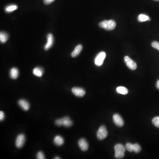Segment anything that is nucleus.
I'll use <instances>...</instances> for the list:
<instances>
[{
	"label": "nucleus",
	"mask_w": 159,
	"mask_h": 159,
	"mask_svg": "<svg viewBox=\"0 0 159 159\" xmlns=\"http://www.w3.org/2000/svg\"><path fill=\"white\" fill-rule=\"evenodd\" d=\"M116 24L114 20H104L99 24V26L107 31L114 30L116 27Z\"/></svg>",
	"instance_id": "nucleus-1"
},
{
	"label": "nucleus",
	"mask_w": 159,
	"mask_h": 159,
	"mask_svg": "<svg viewBox=\"0 0 159 159\" xmlns=\"http://www.w3.org/2000/svg\"><path fill=\"white\" fill-rule=\"evenodd\" d=\"M55 124L57 126L69 127L72 125L73 122L69 117H65L63 118L57 119L55 122Z\"/></svg>",
	"instance_id": "nucleus-2"
},
{
	"label": "nucleus",
	"mask_w": 159,
	"mask_h": 159,
	"mask_svg": "<svg viewBox=\"0 0 159 159\" xmlns=\"http://www.w3.org/2000/svg\"><path fill=\"white\" fill-rule=\"evenodd\" d=\"M115 151V156L116 159H122L124 156L125 152V147L122 144H117L114 148Z\"/></svg>",
	"instance_id": "nucleus-3"
},
{
	"label": "nucleus",
	"mask_w": 159,
	"mask_h": 159,
	"mask_svg": "<svg viewBox=\"0 0 159 159\" xmlns=\"http://www.w3.org/2000/svg\"><path fill=\"white\" fill-rule=\"evenodd\" d=\"M108 135V132L104 125H102L97 131L96 136L97 138L100 140H102L107 138Z\"/></svg>",
	"instance_id": "nucleus-4"
},
{
	"label": "nucleus",
	"mask_w": 159,
	"mask_h": 159,
	"mask_svg": "<svg viewBox=\"0 0 159 159\" xmlns=\"http://www.w3.org/2000/svg\"><path fill=\"white\" fill-rule=\"evenodd\" d=\"M106 56V54L105 52L102 51L99 53L95 58L94 62L95 65L97 66H101L103 64Z\"/></svg>",
	"instance_id": "nucleus-5"
},
{
	"label": "nucleus",
	"mask_w": 159,
	"mask_h": 159,
	"mask_svg": "<svg viewBox=\"0 0 159 159\" xmlns=\"http://www.w3.org/2000/svg\"><path fill=\"white\" fill-rule=\"evenodd\" d=\"M124 61L125 64L130 69L134 70L137 69V63L132 59H131L129 57L127 56L125 57Z\"/></svg>",
	"instance_id": "nucleus-6"
},
{
	"label": "nucleus",
	"mask_w": 159,
	"mask_h": 159,
	"mask_svg": "<svg viewBox=\"0 0 159 159\" xmlns=\"http://www.w3.org/2000/svg\"><path fill=\"white\" fill-rule=\"evenodd\" d=\"M25 136L24 134H20L17 137L16 140V146L17 148H21L25 142Z\"/></svg>",
	"instance_id": "nucleus-7"
},
{
	"label": "nucleus",
	"mask_w": 159,
	"mask_h": 159,
	"mask_svg": "<svg viewBox=\"0 0 159 159\" xmlns=\"http://www.w3.org/2000/svg\"><path fill=\"white\" fill-rule=\"evenodd\" d=\"M113 120L114 122L117 126L119 127L123 126L124 124L123 120L122 118L121 117V116L118 114H115L113 115Z\"/></svg>",
	"instance_id": "nucleus-8"
},
{
	"label": "nucleus",
	"mask_w": 159,
	"mask_h": 159,
	"mask_svg": "<svg viewBox=\"0 0 159 159\" xmlns=\"http://www.w3.org/2000/svg\"><path fill=\"white\" fill-rule=\"evenodd\" d=\"M72 92L75 96L78 97H83L85 94V90L81 87H73L72 89Z\"/></svg>",
	"instance_id": "nucleus-9"
},
{
	"label": "nucleus",
	"mask_w": 159,
	"mask_h": 159,
	"mask_svg": "<svg viewBox=\"0 0 159 159\" xmlns=\"http://www.w3.org/2000/svg\"><path fill=\"white\" fill-rule=\"evenodd\" d=\"M47 42L44 46V49L46 50H48L53 46L54 42V39L52 34H49L47 36Z\"/></svg>",
	"instance_id": "nucleus-10"
},
{
	"label": "nucleus",
	"mask_w": 159,
	"mask_h": 159,
	"mask_svg": "<svg viewBox=\"0 0 159 159\" xmlns=\"http://www.w3.org/2000/svg\"><path fill=\"white\" fill-rule=\"evenodd\" d=\"M79 147L83 151H86L88 149V144L85 139L81 138L79 140L78 142Z\"/></svg>",
	"instance_id": "nucleus-11"
},
{
	"label": "nucleus",
	"mask_w": 159,
	"mask_h": 159,
	"mask_svg": "<svg viewBox=\"0 0 159 159\" xmlns=\"http://www.w3.org/2000/svg\"><path fill=\"white\" fill-rule=\"evenodd\" d=\"M18 104L20 107L25 111H27L30 108V105L29 102L24 99L19 100Z\"/></svg>",
	"instance_id": "nucleus-12"
},
{
	"label": "nucleus",
	"mask_w": 159,
	"mask_h": 159,
	"mask_svg": "<svg viewBox=\"0 0 159 159\" xmlns=\"http://www.w3.org/2000/svg\"><path fill=\"white\" fill-rule=\"evenodd\" d=\"M19 75L18 69L16 68H12L10 71L9 75L10 77L12 79H16L17 78Z\"/></svg>",
	"instance_id": "nucleus-13"
},
{
	"label": "nucleus",
	"mask_w": 159,
	"mask_h": 159,
	"mask_svg": "<svg viewBox=\"0 0 159 159\" xmlns=\"http://www.w3.org/2000/svg\"><path fill=\"white\" fill-rule=\"evenodd\" d=\"M54 144L57 146H60L64 143V139L62 136L57 135L54 140Z\"/></svg>",
	"instance_id": "nucleus-14"
},
{
	"label": "nucleus",
	"mask_w": 159,
	"mask_h": 159,
	"mask_svg": "<svg viewBox=\"0 0 159 159\" xmlns=\"http://www.w3.org/2000/svg\"><path fill=\"white\" fill-rule=\"evenodd\" d=\"M83 47L81 45H78L75 47V49H74L72 53H71V56L73 57H76L81 52L82 50Z\"/></svg>",
	"instance_id": "nucleus-15"
},
{
	"label": "nucleus",
	"mask_w": 159,
	"mask_h": 159,
	"mask_svg": "<svg viewBox=\"0 0 159 159\" xmlns=\"http://www.w3.org/2000/svg\"><path fill=\"white\" fill-rule=\"evenodd\" d=\"M44 73V70L40 67H36L33 70V73L36 77H41Z\"/></svg>",
	"instance_id": "nucleus-16"
},
{
	"label": "nucleus",
	"mask_w": 159,
	"mask_h": 159,
	"mask_svg": "<svg viewBox=\"0 0 159 159\" xmlns=\"http://www.w3.org/2000/svg\"><path fill=\"white\" fill-rule=\"evenodd\" d=\"M138 20L139 22H143L146 21H150V18L147 15L143 14H140L138 16Z\"/></svg>",
	"instance_id": "nucleus-17"
},
{
	"label": "nucleus",
	"mask_w": 159,
	"mask_h": 159,
	"mask_svg": "<svg viewBox=\"0 0 159 159\" xmlns=\"http://www.w3.org/2000/svg\"><path fill=\"white\" fill-rule=\"evenodd\" d=\"M9 35L7 33L1 32L0 33V41L2 43H5L9 39Z\"/></svg>",
	"instance_id": "nucleus-18"
},
{
	"label": "nucleus",
	"mask_w": 159,
	"mask_h": 159,
	"mask_svg": "<svg viewBox=\"0 0 159 159\" xmlns=\"http://www.w3.org/2000/svg\"><path fill=\"white\" fill-rule=\"evenodd\" d=\"M18 6L16 4H11L6 6L5 8V11L8 13L12 12L17 9Z\"/></svg>",
	"instance_id": "nucleus-19"
},
{
	"label": "nucleus",
	"mask_w": 159,
	"mask_h": 159,
	"mask_svg": "<svg viewBox=\"0 0 159 159\" xmlns=\"http://www.w3.org/2000/svg\"><path fill=\"white\" fill-rule=\"evenodd\" d=\"M116 92L122 95H126L128 93V90L126 87L123 86H119L117 87Z\"/></svg>",
	"instance_id": "nucleus-20"
},
{
	"label": "nucleus",
	"mask_w": 159,
	"mask_h": 159,
	"mask_svg": "<svg viewBox=\"0 0 159 159\" xmlns=\"http://www.w3.org/2000/svg\"><path fill=\"white\" fill-rule=\"evenodd\" d=\"M133 150L134 153H139L141 151V148H140V146L139 144H133Z\"/></svg>",
	"instance_id": "nucleus-21"
},
{
	"label": "nucleus",
	"mask_w": 159,
	"mask_h": 159,
	"mask_svg": "<svg viewBox=\"0 0 159 159\" xmlns=\"http://www.w3.org/2000/svg\"><path fill=\"white\" fill-rule=\"evenodd\" d=\"M152 123L155 126L159 128V116L154 117L152 120Z\"/></svg>",
	"instance_id": "nucleus-22"
},
{
	"label": "nucleus",
	"mask_w": 159,
	"mask_h": 159,
	"mask_svg": "<svg viewBox=\"0 0 159 159\" xmlns=\"http://www.w3.org/2000/svg\"><path fill=\"white\" fill-rule=\"evenodd\" d=\"M125 149L128 152H133V144H131L130 143H128L126 144L125 146Z\"/></svg>",
	"instance_id": "nucleus-23"
},
{
	"label": "nucleus",
	"mask_w": 159,
	"mask_h": 159,
	"mask_svg": "<svg viewBox=\"0 0 159 159\" xmlns=\"http://www.w3.org/2000/svg\"><path fill=\"white\" fill-rule=\"evenodd\" d=\"M151 45L153 48L159 51V42L157 41L153 42L151 44Z\"/></svg>",
	"instance_id": "nucleus-24"
},
{
	"label": "nucleus",
	"mask_w": 159,
	"mask_h": 159,
	"mask_svg": "<svg viewBox=\"0 0 159 159\" xmlns=\"http://www.w3.org/2000/svg\"><path fill=\"white\" fill-rule=\"evenodd\" d=\"M37 159H45V155L44 153L42 151L38 152L37 154Z\"/></svg>",
	"instance_id": "nucleus-25"
},
{
	"label": "nucleus",
	"mask_w": 159,
	"mask_h": 159,
	"mask_svg": "<svg viewBox=\"0 0 159 159\" xmlns=\"http://www.w3.org/2000/svg\"><path fill=\"white\" fill-rule=\"evenodd\" d=\"M4 117H5V115H4L3 111H0V120L1 121H3L4 119Z\"/></svg>",
	"instance_id": "nucleus-26"
},
{
	"label": "nucleus",
	"mask_w": 159,
	"mask_h": 159,
	"mask_svg": "<svg viewBox=\"0 0 159 159\" xmlns=\"http://www.w3.org/2000/svg\"><path fill=\"white\" fill-rule=\"evenodd\" d=\"M54 1L55 0H43V2H44V3L45 4L48 5V4H50Z\"/></svg>",
	"instance_id": "nucleus-27"
},
{
	"label": "nucleus",
	"mask_w": 159,
	"mask_h": 159,
	"mask_svg": "<svg viewBox=\"0 0 159 159\" xmlns=\"http://www.w3.org/2000/svg\"><path fill=\"white\" fill-rule=\"evenodd\" d=\"M156 87L158 89H159V80L156 82Z\"/></svg>",
	"instance_id": "nucleus-28"
},
{
	"label": "nucleus",
	"mask_w": 159,
	"mask_h": 159,
	"mask_svg": "<svg viewBox=\"0 0 159 159\" xmlns=\"http://www.w3.org/2000/svg\"><path fill=\"white\" fill-rule=\"evenodd\" d=\"M54 159H61V158H59V157H58V156H57V157H55Z\"/></svg>",
	"instance_id": "nucleus-29"
},
{
	"label": "nucleus",
	"mask_w": 159,
	"mask_h": 159,
	"mask_svg": "<svg viewBox=\"0 0 159 159\" xmlns=\"http://www.w3.org/2000/svg\"><path fill=\"white\" fill-rule=\"evenodd\" d=\"M155 1H159V0H154Z\"/></svg>",
	"instance_id": "nucleus-30"
}]
</instances>
